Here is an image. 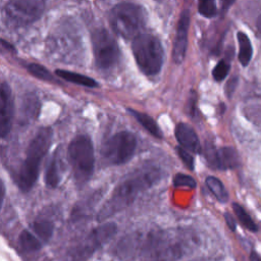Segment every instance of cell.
<instances>
[{"label":"cell","mask_w":261,"mask_h":261,"mask_svg":"<svg viewBox=\"0 0 261 261\" xmlns=\"http://www.w3.org/2000/svg\"><path fill=\"white\" fill-rule=\"evenodd\" d=\"M192 238L180 230H151L127 236L118 244V254L132 261H174L192 248Z\"/></svg>","instance_id":"cell-1"},{"label":"cell","mask_w":261,"mask_h":261,"mask_svg":"<svg viewBox=\"0 0 261 261\" xmlns=\"http://www.w3.org/2000/svg\"><path fill=\"white\" fill-rule=\"evenodd\" d=\"M162 176L161 170L156 166H144L129 173L114 188L109 198L101 207L98 219L103 221L127 208L134 201L156 185Z\"/></svg>","instance_id":"cell-2"},{"label":"cell","mask_w":261,"mask_h":261,"mask_svg":"<svg viewBox=\"0 0 261 261\" xmlns=\"http://www.w3.org/2000/svg\"><path fill=\"white\" fill-rule=\"evenodd\" d=\"M51 142L52 129L46 126L40 128L29 144L25 159L16 175V184L21 192L27 193L35 186L39 175L40 164L48 152Z\"/></svg>","instance_id":"cell-3"},{"label":"cell","mask_w":261,"mask_h":261,"mask_svg":"<svg viewBox=\"0 0 261 261\" xmlns=\"http://www.w3.org/2000/svg\"><path fill=\"white\" fill-rule=\"evenodd\" d=\"M67 158L76 186L83 187L92 177L94 171L95 156L91 139L85 135L73 138L67 148Z\"/></svg>","instance_id":"cell-4"},{"label":"cell","mask_w":261,"mask_h":261,"mask_svg":"<svg viewBox=\"0 0 261 261\" xmlns=\"http://www.w3.org/2000/svg\"><path fill=\"white\" fill-rule=\"evenodd\" d=\"M136 62L146 75L157 74L163 64L164 51L161 42L152 34H140L132 43Z\"/></svg>","instance_id":"cell-5"},{"label":"cell","mask_w":261,"mask_h":261,"mask_svg":"<svg viewBox=\"0 0 261 261\" xmlns=\"http://www.w3.org/2000/svg\"><path fill=\"white\" fill-rule=\"evenodd\" d=\"M146 13L142 6L132 2L116 4L109 12L113 31L124 39H135L145 25Z\"/></svg>","instance_id":"cell-6"},{"label":"cell","mask_w":261,"mask_h":261,"mask_svg":"<svg viewBox=\"0 0 261 261\" xmlns=\"http://www.w3.org/2000/svg\"><path fill=\"white\" fill-rule=\"evenodd\" d=\"M44 9V0H8L3 8V15L7 25L22 28L38 20Z\"/></svg>","instance_id":"cell-7"},{"label":"cell","mask_w":261,"mask_h":261,"mask_svg":"<svg viewBox=\"0 0 261 261\" xmlns=\"http://www.w3.org/2000/svg\"><path fill=\"white\" fill-rule=\"evenodd\" d=\"M117 227L112 222L103 223L95 227L82 241L76 243L67 251L68 261H85L96 250L108 243L116 233Z\"/></svg>","instance_id":"cell-8"},{"label":"cell","mask_w":261,"mask_h":261,"mask_svg":"<svg viewBox=\"0 0 261 261\" xmlns=\"http://www.w3.org/2000/svg\"><path fill=\"white\" fill-rule=\"evenodd\" d=\"M137 140L129 132H119L107 139L101 147V157L107 165H120L134 155Z\"/></svg>","instance_id":"cell-9"},{"label":"cell","mask_w":261,"mask_h":261,"mask_svg":"<svg viewBox=\"0 0 261 261\" xmlns=\"http://www.w3.org/2000/svg\"><path fill=\"white\" fill-rule=\"evenodd\" d=\"M91 40L97 67L112 68L119 60V48L114 37L107 30L98 28L92 32Z\"/></svg>","instance_id":"cell-10"},{"label":"cell","mask_w":261,"mask_h":261,"mask_svg":"<svg viewBox=\"0 0 261 261\" xmlns=\"http://www.w3.org/2000/svg\"><path fill=\"white\" fill-rule=\"evenodd\" d=\"M205 158L210 167L214 169L226 170L232 169L240 165V156L231 147L215 148L208 146L205 149Z\"/></svg>","instance_id":"cell-11"},{"label":"cell","mask_w":261,"mask_h":261,"mask_svg":"<svg viewBox=\"0 0 261 261\" xmlns=\"http://www.w3.org/2000/svg\"><path fill=\"white\" fill-rule=\"evenodd\" d=\"M0 100V135L2 138H5L11 129L13 117L12 94L9 85L5 82L1 84Z\"/></svg>","instance_id":"cell-12"},{"label":"cell","mask_w":261,"mask_h":261,"mask_svg":"<svg viewBox=\"0 0 261 261\" xmlns=\"http://www.w3.org/2000/svg\"><path fill=\"white\" fill-rule=\"evenodd\" d=\"M190 25V11L184 10L179 16L177 30L172 49V58L175 63L179 64L184 61L188 45V32Z\"/></svg>","instance_id":"cell-13"},{"label":"cell","mask_w":261,"mask_h":261,"mask_svg":"<svg viewBox=\"0 0 261 261\" xmlns=\"http://www.w3.org/2000/svg\"><path fill=\"white\" fill-rule=\"evenodd\" d=\"M175 138L177 142L188 151L193 153L201 152V144L194 128L188 123L180 122L175 127Z\"/></svg>","instance_id":"cell-14"},{"label":"cell","mask_w":261,"mask_h":261,"mask_svg":"<svg viewBox=\"0 0 261 261\" xmlns=\"http://www.w3.org/2000/svg\"><path fill=\"white\" fill-rule=\"evenodd\" d=\"M45 184L48 188L54 189L58 187L62 178V160L60 150L56 149L50 157L45 170Z\"/></svg>","instance_id":"cell-15"},{"label":"cell","mask_w":261,"mask_h":261,"mask_svg":"<svg viewBox=\"0 0 261 261\" xmlns=\"http://www.w3.org/2000/svg\"><path fill=\"white\" fill-rule=\"evenodd\" d=\"M44 243L33 232L31 228L23 229L18 237V246L23 252H36L42 248Z\"/></svg>","instance_id":"cell-16"},{"label":"cell","mask_w":261,"mask_h":261,"mask_svg":"<svg viewBox=\"0 0 261 261\" xmlns=\"http://www.w3.org/2000/svg\"><path fill=\"white\" fill-rule=\"evenodd\" d=\"M237 39L239 43V61L243 66H247L250 63L253 55V47L251 41L249 37L243 32H239L237 34Z\"/></svg>","instance_id":"cell-17"},{"label":"cell","mask_w":261,"mask_h":261,"mask_svg":"<svg viewBox=\"0 0 261 261\" xmlns=\"http://www.w3.org/2000/svg\"><path fill=\"white\" fill-rule=\"evenodd\" d=\"M55 73L59 77L67 81L69 83H73V84H76L80 86H84V87H88V88H95L98 86L97 82L95 80H93L92 77H89L87 75H84V74H81L77 72H72V71H68L65 69H56Z\"/></svg>","instance_id":"cell-18"},{"label":"cell","mask_w":261,"mask_h":261,"mask_svg":"<svg viewBox=\"0 0 261 261\" xmlns=\"http://www.w3.org/2000/svg\"><path fill=\"white\" fill-rule=\"evenodd\" d=\"M127 110L137 119V121H139L152 136H154L155 138H158V139L162 138L161 129L159 128L156 121L150 115L136 111L134 109H127Z\"/></svg>","instance_id":"cell-19"},{"label":"cell","mask_w":261,"mask_h":261,"mask_svg":"<svg viewBox=\"0 0 261 261\" xmlns=\"http://www.w3.org/2000/svg\"><path fill=\"white\" fill-rule=\"evenodd\" d=\"M30 228L44 244L50 240L53 233V223L46 219L36 220Z\"/></svg>","instance_id":"cell-20"},{"label":"cell","mask_w":261,"mask_h":261,"mask_svg":"<svg viewBox=\"0 0 261 261\" xmlns=\"http://www.w3.org/2000/svg\"><path fill=\"white\" fill-rule=\"evenodd\" d=\"M206 186L219 202L225 203L228 200V193L225 190L223 184L217 177L208 176L206 178Z\"/></svg>","instance_id":"cell-21"},{"label":"cell","mask_w":261,"mask_h":261,"mask_svg":"<svg viewBox=\"0 0 261 261\" xmlns=\"http://www.w3.org/2000/svg\"><path fill=\"white\" fill-rule=\"evenodd\" d=\"M232 210L238 218V220L241 222V224L250 231H256L257 225L252 219V217L247 213V211L238 203L232 204Z\"/></svg>","instance_id":"cell-22"},{"label":"cell","mask_w":261,"mask_h":261,"mask_svg":"<svg viewBox=\"0 0 261 261\" xmlns=\"http://www.w3.org/2000/svg\"><path fill=\"white\" fill-rule=\"evenodd\" d=\"M38 109H39V101H38V99L34 95L30 96L29 98H27L25 102L23 103V107L21 109L22 110L21 111L22 112V118L24 119V121L31 120L32 118L34 119V117L38 113Z\"/></svg>","instance_id":"cell-23"},{"label":"cell","mask_w":261,"mask_h":261,"mask_svg":"<svg viewBox=\"0 0 261 261\" xmlns=\"http://www.w3.org/2000/svg\"><path fill=\"white\" fill-rule=\"evenodd\" d=\"M27 69L31 74H33L34 76H36L40 80L47 81V82L53 81V76L48 71V69L46 67H44L43 65H40L37 63H31L27 66Z\"/></svg>","instance_id":"cell-24"},{"label":"cell","mask_w":261,"mask_h":261,"mask_svg":"<svg viewBox=\"0 0 261 261\" xmlns=\"http://www.w3.org/2000/svg\"><path fill=\"white\" fill-rule=\"evenodd\" d=\"M198 10L205 17H213L217 11L215 0H199Z\"/></svg>","instance_id":"cell-25"},{"label":"cell","mask_w":261,"mask_h":261,"mask_svg":"<svg viewBox=\"0 0 261 261\" xmlns=\"http://www.w3.org/2000/svg\"><path fill=\"white\" fill-rule=\"evenodd\" d=\"M229 71V64L225 60H220L212 70V75L215 81L220 82L226 77Z\"/></svg>","instance_id":"cell-26"},{"label":"cell","mask_w":261,"mask_h":261,"mask_svg":"<svg viewBox=\"0 0 261 261\" xmlns=\"http://www.w3.org/2000/svg\"><path fill=\"white\" fill-rule=\"evenodd\" d=\"M173 184L175 187H186L190 189L196 188V185H197L195 179L192 176L184 173H177L173 177Z\"/></svg>","instance_id":"cell-27"},{"label":"cell","mask_w":261,"mask_h":261,"mask_svg":"<svg viewBox=\"0 0 261 261\" xmlns=\"http://www.w3.org/2000/svg\"><path fill=\"white\" fill-rule=\"evenodd\" d=\"M176 152H177V155L179 156V158L181 159V161L185 163V165L193 170L194 169V158L193 156L189 153L188 150H186L185 148L182 147H177L176 148Z\"/></svg>","instance_id":"cell-28"},{"label":"cell","mask_w":261,"mask_h":261,"mask_svg":"<svg viewBox=\"0 0 261 261\" xmlns=\"http://www.w3.org/2000/svg\"><path fill=\"white\" fill-rule=\"evenodd\" d=\"M188 113L192 116H195L196 114V95L193 92L188 99Z\"/></svg>","instance_id":"cell-29"},{"label":"cell","mask_w":261,"mask_h":261,"mask_svg":"<svg viewBox=\"0 0 261 261\" xmlns=\"http://www.w3.org/2000/svg\"><path fill=\"white\" fill-rule=\"evenodd\" d=\"M237 83H238V79L237 77H232L231 80H229L226 84V87H225V92H226V95L228 97L231 96V94L233 93L234 89H236V86H237Z\"/></svg>","instance_id":"cell-30"},{"label":"cell","mask_w":261,"mask_h":261,"mask_svg":"<svg viewBox=\"0 0 261 261\" xmlns=\"http://www.w3.org/2000/svg\"><path fill=\"white\" fill-rule=\"evenodd\" d=\"M224 218H225V221H226L227 226H228L231 230H236V221H234V219L232 218V216H231L229 213H225V214H224Z\"/></svg>","instance_id":"cell-31"},{"label":"cell","mask_w":261,"mask_h":261,"mask_svg":"<svg viewBox=\"0 0 261 261\" xmlns=\"http://www.w3.org/2000/svg\"><path fill=\"white\" fill-rule=\"evenodd\" d=\"M220 2H221V7H222V9H223V10H226L227 8H229V7L232 5V3L234 2V0H220Z\"/></svg>","instance_id":"cell-32"},{"label":"cell","mask_w":261,"mask_h":261,"mask_svg":"<svg viewBox=\"0 0 261 261\" xmlns=\"http://www.w3.org/2000/svg\"><path fill=\"white\" fill-rule=\"evenodd\" d=\"M250 261H261V257L255 251H252L250 254Z\"/></svg>","instance_id":"cell-33"},{"label":"cell","mask_w":261,"mask_h":261,"mask_svg":"<svg viewBox=\"0 0 261 261\" xmlns=\"http://www.w3.org/2000/svg\"><path fill=\"white\" fill-rule=\"evenodd\" d=\"M256 27H257V30H258V33L261 35V14L258 16L257 18V21H256Z\"/></svg>","instance_id":"cell-34"},{"label":"cell","mask_w":261,"mask_h":261,"mask_svg":"<svg viewBox=\"0 0 261 261\" xmlns=\"http://www.w3.org/2000/svg\"><path fill=\"white\" fill-rule=\"evenodd\" d=\"M2 44H3V47H5V48H7V49H12V50H14V48H13L10 44L6 43L4 40H2Z\"/></svg>","instance_id":"cell-35"},{"label":"cell","mask_w":261,"mask_h":261,"mask_svg":"<svg viewBox=\"0 0 261 261\" xmlns=\"http://www.w3.org/2000/svg\"><path fill=\"white\" fill-rule=\"evenodd\" d=\"M157 1H159V0H157Z\"/></svg>","instance_id":"cell-36"}]
</instances>
